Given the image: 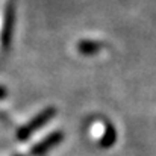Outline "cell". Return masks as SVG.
Instances as JSON below:
<instances>
[{"instance_id": "1", "label": "cell", "mask_w": 156, "mask_h": 156, "mask_svg": "<svg viewBox=\"0 0 156 156\" xmlns=\"http://www.w3.org/2000/svg\"><path fill=\"white\" fill-rule=\"evenodd\" d=\"M53 115H55V109L53 108H49V109H46V111H43L35 120H32L24 129H21V132L18 133V138L20 140H24V138H27L34 130H37V129H40L43 124H46L50 118H52Z\"/></svg>"}, {"instance_id": "2", "label": "cell", "mask_w": 156, "mask_h": 156, "mask_svg": "<svg viewBox=\"0 0 156 156\" xmlns=\"http://www.w3.org/2000/svg\"><path fill=\"white\" fill-rule=\"evenodd\" d=\"M62 140V133H59V132H56V133H52L49 138H46L43 143H40L37 147H34L32 149V153L35 155H43L44 152H47V150H50L53 146H56L59 141Z\"/></svg>"}, {"instance_id": "3", "label": "cell", "mask_w": 156, "mask_h": 156, "mask_svg": "<svg viewBox=\"0 0 156 156\" xmlns=\"http://www.w3.org/2000/svg\"><path fill=\"white\" fill-rule=\"evenodd\" d=\"M103 47L102 43H96V41H80L77 46V50L83 55H94Z\"/></svg>"}, {"instance_id": "4", "label": "cell", "mask_w": 156, "mask_h": 156, "mask_svg": "<svg viewBox=\"0 0 156 156\" xmlns=\"http://www.w3.org/2000/svg\"><path fill=\"white\" fill-rule=\"evenodd\" d=\"M5 94H6V91H5L3 88H0V99H2V97H5Z\"/></svg>"}]
</instances>
